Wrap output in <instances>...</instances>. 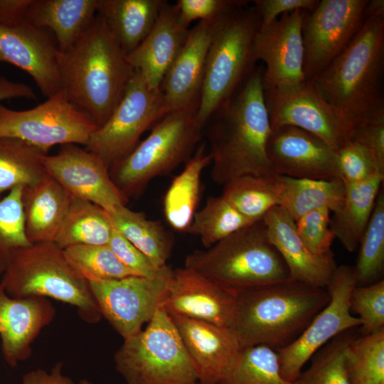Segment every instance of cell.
<instances>
[{"label":"cell","instance_id":"e575fe53","mask_svg":"<svg viewBox=\"0 0 384 384\" xmlns=\"http://www.w3.org/2000/svg\"><path fill=\"white\" fill-rule=\"evenodd\" d=\"M275 176L235 178L223 185L222 196L248 220H260L272 208L279 206Z\"/></svg>","mask_w":384,"mask_h":384},{"label":"cell","instance_id":"2e32d148","mask_svg":"<svg viewBox=\"0 0 384 384\" xmlns=\"http://www.w3.org/2000/svg\"><path fill=\"white\" fill-rule=\"evenodd\" d=\"M46 172L73 198L85 200L113 213L126 206L127 200L119 191L104 161L77 144L62 145L54 155H46Z\"/></svg>","mask_w":384,"mask_h":384},{"label":"cell","instance_id":"484cf974","mask_svg":"<svg viewBox=\"0 0 384 384\" xmlns=\"http://www.w3.org/2000/svg\"><path fill=\"white\" fill-rule=\"evenodd\" d=\"M73 197L48 173L23 187L25 231L30 243L55 241Z\"/></svg>","mask_w":384,"mask_h":384},{"label":"cell","instance_id":"681fc988","mask_svg":"<svg viewBox=\"0 0 384 384\" xmlns=\"http://www.w3.org/2000/svg\"><path fill=\"white\" fill-rule=\"evenodd\" d=\"M349 140L366 147L384 166V117L357 127L351 133Z\"/></svg>","mask_w":384,"mask_h":384},{"label":"cell","instance_id":"83f0119b","mask_svg":"<svg viewBox=\"0 0 384 384\" xmlns=\"http://www.w3.org/2000/svg\"><path fill=\"white\" fill-rule=\"evenodd\" d=\"M163 0H98L97 14L128 55L154 26Z\"/></svg>","mask_w":384,"mask_h":384},{"label":"cell","instance_id":"4fadbf2b","mask_svg":"<svg viewBox=\"0 0 384 384\" xmlns=\"http://www.w3.org/2000/svg\"><path fill=\"white\" fill-rule=\"evenodd\" d=\"M368 0H321L304 11V73L311 80L351 43L365 19Z\"/></svg>","mask_w":384,"mask_h":384},{"label":"cell","instance_id":"f1b7e54d","mask_svg":"<svg viewBox=\"0 0 384 384\" xmlns=\"http://www.w3.org/2000/svg\"><path fill=\"white\" fill-rule=\"evenodd\" d=\"M384 176L359 183H344L342 206L331 218V228L344 248L354 252L370 218Z\"/></svg>","mask_w":384,"mask_h":384},{"label":"cell","instance_id":"db71d44e","mask_svg":"<svg viewBox=\"0 0 384 384\" xmlns=\"http://www.w3.org/2000/svg\"><path fill=\"white\" fill-rule=\"evenodd\" d=\"M379 16H384V0H368L364 8V17Z\"/></svg>","mask_w":384,"mask_h":384},{"label":"cell","instance_id":"c3c4849f","mask_svg":"<svg viewBox=\"0 0 384 384\" xmlns=\"http://www.w3.org/2000/svg\"><path fill=\"white\" fill-rule=\"evenodd\" d=\"M252 2L260 18V28H263L274 21L282 14L296 10L311 11L319 0H255Z\"/></svg>","mask_w":384,"mask_h":384},{"label":"cell","instance_id":"9c48e42d","mask_svg":"<svg viewBox=\"0 0 384 384\" xmlns=\"http://www.w3.org/2000/svg\"><path fill=\"white\" fill-rule=\"evenodd\" d=\"M127 384H190L197 373L171 316L159 309L145 329L124 339L114 356Z\"/></svg>","mask_w":384,"mask_h":384},{"label":"cell","instance_id":"b9f144b4","mask_svg":"<svg viewBox=\"0 0 384 384\" xmlns=\"http://www.w3.org/2000/svg\"><path fill=\"white\" fill-rule=\"evenodd\" d=\"M23 190V186L14 187L0 199V275L13 250L31 244L25 231Z\"/></svg>","mask_w":384,"mask_h":384},{"label":"cell","instance_id":"7c38bea8","mask_svg":"<svg viewBox=\"0 0 384 384\" xmlns=\"http://www.w3.org/2000/svg\"><path fill=\"white\" fill-rule=\"evenodd\" d=\"M356 286L354 267L337 266L326 289L327 304L316 314L302 333L291 343L277 351L282 377L295 382L309 360L338 334L359 328L361 321L352 314L351 296Z\"/></svg>","mask_w":384,"mask_h":384},{"label":"cell","instance_id":"ba28073f","mask_svg":"<svg viewBox=\"0 0 384 384\" xmlns=\"http://www.w3.org/2000/svg\"><path fill=\"white\" fill-rule=\"evenodd\" d=\"M197 112L198 108H188L166 113L144 140L110 169L112 181L127 201L140 195L154 178L190 159L203 135Z\"/></svg>","mask_w":384,"mask_h":384},{"label":"cell","instance_id":"f907efd6","mask_svg":"<svg viewBox=\"0 0 384 384\" xmlns=\"http://www.w3.org/2000/svg\"><path fill=\"white\" fill-rule=\"evenodd\" d=\"M32 1L0 0V27H14L24 22Z\"/></svg>","mask_w":384,"mask_h":384},{"label":"cell","instance_id":"44dd1931","mask_svg":"<svg viewBox=\"0 0 384 384\" xmlns=\"http://www.w3.org/2000/svg\"><path fill=\"white\" fill-rule=\"evenodd\" d=\"M195 367L201 384H219L229 373L242 349L231 329L171 316Z\"/></svg>","mask_w":384,"mask_h":384},{"label":"cell","instance_id":"816d5d0a","mask_svg":"<svg viewBox=\"0 0 384 384\" xmlns=\"http://www.w3.org/2000/svg\"><path fill=\"white\" fill-rule=\"evenodd\" d=\"M19 384H75L63 370V363H56L50 370L34 369L25 373Z\"/></svg>","mask_w":384,"mask_h":384},{"label":"cell","instance_id":"8fae6325","mask_svg":"<svg viewBox=\"0 0 384 384\" xmlns=\"http://www.w3.org/2000/svg\"><path fill=\"white\" fill-rule=\"evenodd\" d=\"M97 128L63 90L29 110H14L0 104V137L18 139L47 153L58 144L85 146Z\"/></svg>","mask_w":384,"mask_h":384},{"label":"cell","instance_id":"7402d4cb","mask_svg":"<svg viewBox=\"0 0 384 384\" xmlns=\"http://www.w3.org/2000/svg\"><path fill=\"white\" fill-rule=\"evenodd\" d=\"M215 19L199 21L189 32L161 84L166 113L199 106Z\"/></svg>","mask_w":384,"mask_h":384},{"label":"cell","instance_id":"277c9868","mask_svg":"<svg viewBox=\"0 0 384 384\" xmlns=\"http://www.w3.org/2000/svg\"><path fill=\"white\" fill-rule=\"evenodd\" d=\"M326 289L292 279L237 292L233 330L241 347L277 351L294 341L329 302Z\"/></svg>","mask_w":384,"mask_h":384},{"label":"cell","instance_id":"e0dca14e","mask_svg":"<svg viewBox=\"0 0 384 384\" xmlns=\"http://www.w3.org/2000/svg\"><path fill=\"white\" fill-rule=\"evenodd\" d=\"M304 11L282 14L270 25L260 28L254 43L257 61L262 60L265 89L283 90L306 80L304 73L302 18Z\"/></svg>","mask_w":384,"mask_h":384},{"label":"cell","instance_id":"d590c367","mask_svg":"<svg viewBox=\"0 0 384 384\" xmlns=\"http://www.w3.org/2000/svg\"><path fill=\"white\" fill-rule=\"evenodd\" d=\"M252 223L222 196H210L203 208L195 213L187 233L198 235L203 246L209 248Z\"/></svg>","mask_w":384,"mask_h":384},{"label":"cell","instance_id":"f6af8a7d","mask_svg":"<svg viewBox=\"0 0 384 384\" xmlns=\"http://www.w3.org/2000/svg\"><path fill=\"white\" fill-rule=\"evenodd\" d=\"M331 210L321 208L311 210L296 222L297 233L307 250L314 255L331 252L335 235L331 228Z\"/></svg>","mask_w":384,"mask_h":384},{"label":"cell","instance_id":"cb8c5ba5","mask_svg":"<svg viewBox=\"0 0 384 384\" xmlns=\"http://www.w3.org/2000/svg\"><path fill=\"white\" fill-rule=\"evenodd\" d=\"M268 238L277 250L293 280L326 288L337 267L332 252L314 255L300 239L295 220L281 206L272 208L262 218Z\"/></svg>","mask_w":384,"mask_h":384},{"label":"cell","instance_id":"4dcf8cb0","mask_svg":"<svg viewBox=\"0 0 384 384\" xmlns=\"http://www.w3.org/2000/svg\"><path fill=\"white\" fill-rule=\"evenodd\" d=\"M274 179L279 206L295 221L311 210L327 208L334 213L343 205L345 186L340 178L319 180L276 175Z\"/></svg>","mask_w":384,"mask_h":384},{"label":"cell","instance_id":"f546056e","mask_svg":"<svg viewBox=\"0 0 384 384\" xmlns=\"http://www.w3.org/2000/svg\"><path fill=\"white\" fill-rule=\"evenodd\" d=\"M209 164L211 156L206 143H202L172 179L164 197L163 208L166 221L174 230L187 232L199 202L201 175Z\"/></svg>","mask_w":384,"mask_h":384},{"label":"cell","instance_id":"d6986e66","mask_svg":"<svg viewBox=\"0 0 384 384\" xmlns=\"http://www.w3.org/2000/svg\"><path fill=\"white\" fill-rule=\"evenodd\" d=\"M267 154L277 175L319 180L340 178L336 151L319 137L294 127L271 128Z\"/></svg>","mask_w":384,"mask_h":384},{"label":"cell","instance_id":"52a82bcc","mask_svg":"<svg viewBox=\"0 0 384 384\" xmlns=\"http://www.w3.org/2000/svg\"><path fill=\"white\" fill-rule=\"evenodd\" d=\"M0 285L14 298L49 297L76 307L81 318L95 324L102 316L90 290L54 242L32 243L13 250Z\"/></svg>","mask_w":384,"mask_h":384},{"label":"cell","instance_id":"3957f363","mask_svg":"<svg viewBox=\"0 0 384 384\" xmlns=\"http://www.w3.org/2000/svg\"><path fill=\"white\" fill-rule=\"evenodd\" d=\"M384 16L365 18L348 46L311 80L342 121L357 127L384 117Z\"/></svg>","mask_w":384,"mask_h":384},{"label":"cell","instance_id":"11a10c76","mask_svg":"<svg viewBox=\"0 0 384 384\" xmlns=\"http://www.w3.org/2000/svg\"><path fill=\"white\" fill-rule=\"evenodd\" d=\"M79 384H99V383H94L87 379H82L80 380Z\"/></svg>","mask_w":384,"mask_h":384},{"label":"cell","instance_id":"ac0fdd59","mask_svg":"<svg viewBox=\"0 0 384 384\" xmlns=\"http://www.w3.org/2000/svg\"><path fill=\"white\" fill-rule=\"evenodd\" d=\"M237 293L187 267L173 270L162 308L170 316L233 329Z\"/></svg>","mask_w":384,"mask_h":384},{"label":"cell","instance_id":"ab89813d","mask_svg":"<svg viewBox=\"0 0 384 384\" xmlns=\"http://www.w3.org/2000/svg\"><path fill=\"white\" fill-rule=\"evenodd\" d=\"M63 252L74 271L87 282L117 279L135 275L119 260L108 245H73L63 249Z\"/></svg>","mask_w":384,"mask_h":384},{"label":"cell","instance_id":"836d02e7","mask_svg":"<svg viewBox=\"0 0 384 384\" xmlns=\"http://www.w3.org/2000/svg\"><path fill=\"white\" fill-rule=\"evenodd\" d=\"M47 152L22 140L0 137V196L14 187H26L46 174Z\"/></svg>","mask_w":384,"mask_h":384},{"label":"cell","instance_id":"7dc6e473","mask_svg":"<svg viewBox=\"0 0 384 384\" xmlns=\"http://www.w3.org/2000/svg\"><path fill=\"white\" fill-rule=\"evenodd\" d=\"M247 1L239 0H178L175 4L182 23L188 27L195 20H213Z\"/></svg>","mask_w":384,"mask_h":384},{"label":"cell","instance_id":"6da1fadb","mask_svg":"<svg viewBox=\"0 0 384 384\" xmlns=\"http://www.w3.org/2000/svg\"><path fill=\"white\" fill-rule=\"evenodd\" d=\"M264 67H257L206 121L211 177L225 185L245 175H277L267 154L271 125L265 103Z\"/></svg>","mask_w":384,"mask_h":384},{"label":"cell","instance_id":"5bb4252c","mask_svg":"<svg viewBox=\"0 0 384 384\" xmlns=\"http://www.w3.org/2000/svg\"><path fill=\"white\" fill-rule=\"evenodd\" d=\"M170 277L134 275L87 284L102 316L124 339L139 332L162 308Z\"/></svg>","mask_w":384,"mask_h":384},{"label":"cell","instance_id":"d4e9b609","mask_svg":"<svg viewBox=\"0 0 384 384\" xmlns=\"http://www.w3.org/2000/svg\"><path fill=\"white\" fill-rule=\"evenodd\" d=\"M188 27L181 21L177 7L164 1L156 22L142 42L127 55L149 87L159 89L163 78L184 44Z\"/></svg>","mask_w":384,"mask_h":384},{"label":"cell","instance_id":"60d3db41","mask_svg":"<svg viewBox=\"0 0 384 384\" xmlns=\"http://www.w3.org/2000/svg\"><path fill=\"white\" fill-rule=\"evenodd\" d=\"M219 384H296L280 373L277 353L264 345L243 348L227 376Z\"/></svg>","mask_w":384,"mask_h":384},{"label":"cell","instance_id":"ffe728a7","mask_svg":"<svg viewBox=\"0 0 384 384\" xmlns=\"http://www.w3.org/2000/svg\"><path fill=\"white\" fill-rule=\"evenodd\" d=\"M60 50L46 31L26 21L14 27H0V62L26 72L47 98L62 90Z\"/></svg>","mask_w":384,"mask_h":384},{"label":"cell","instance_id":"74e56055","mask_svg":"<svg viewBox=\"0 0 384 384\" xmlns=\"http://www.w3.org/2000/svg\"><path fill=\"white\" fill-rule=\"evenodd\" d=\"M354 267L356 286L375 283L383 279L384 270V193L380 191L367 227L359 243Z\"/></svg>","mask_w":384,"mask_h":384},{"label":"cell","instance_id":"7bdbcfd3","mask_svg":"<svg viewBox=\"0 0 384 384\" xmlns=\"http://www.w3.org/2000/svg\"><path fill=\"white\" fill-rule=\"evenodd\" d=\"M336 152L340 178L343 183H359L376 176H384V166L358 142L348 140Z\"/></svg>","mask_w":384,"mask_h":384},{"label":"cell","instance_id":"bcb514c9","mask_svg":"<svg viewBox=\"0 0 384 384\" xmlns=\"http://www.w3.org/2000/svg\"><path fill=\"white\" fill-rule=\"evenodd\" d=\"M108 245L119 260L137 276L159 278L168 277L171 274L172 270L168 266L156 267L143 252L114 228Z\"/></svg>","mask_w":384,"mask_h":384},{"label":"cell","instance_id":"d6a6232c","mask_svg":"<svg viewBox=\"0 0 384 384\" xmlns=\"http://www.w3.org/2000/svg\"><path fill=\"white\" fill-rule=\"evenodd\" d=\"M113 228L107 210L73 198L55 242L63 250L78 245H108Z\"/></svg>","mask_w":384,"mask_h":384},{"label":"cell","instance_id":"1f68e13d","mask_svg":"<svg viewBox=\"0 0 384 384\" xmlns=\"http://www.w3.org/2000/svg\"><path fill=\"white\" fill-rule=\"evenodd\" d=\"M113 227L143 252L158 268L166 267L174 239L159 220H151L142 212L126 206L109 213Z\"/></svg>","mask_w":384,"mask_h":384},{"label":"cell","instance_id":"9a60e30c","mask_svg":"<svg viewBox=\"0 0 384 384\" xmlns=\"http://www.w3.org/2000/svg\"><path fill=\"white\" fill-rule=\"evenodd\" d=\"M264 97L271 128L290 126L303 129L336 151L349 140L338 115L311 80L283 90L264 88Z\"/></svg>","mask_w":384,"mask_h":384},{"label":"cell","instance_id":"f5cc1de1","mask_svg":"<svg viewBox=\"0 0 384 384\" xmlns=\"http://www.w3.org/2000/svg\"><path fill=\"white\" fill-rule=\"evenodd\" d=\"M13 98L36 100L37 96L33 90L28 85L0 77V104L2 101Z\"/></svg>","mask_w":384,"mask_h":384},{"label":"cell","instance_id":"ee69618b","mask_svg":"<svg viewBox=\"0 0 384 384\" xmlns=\"http://www.w3.org/2000/svg\"><path fill=\"white\" fill-rule=\"evenodd\" d=\"M351 309L361 321L358 329L362 335L384 327V280L356 286L351 296Z\"/></svg>","mask_w":384,"mask_h":384},{"label":"cell","instance_id":"30bf717a","mask_svg":"<svg viewBox=\"0 0 384 384\" xmlns=\"http://www.w3.org/2000/svg\"><path fill=\"white\" fill-rule=\"evenodd\" d=\"M161 89H151L137 70L108 119L90 136L85 149L99 156L109 170L138 145L142 134L165 114Z\"/></svg>","mask_w":384,"mask_h":384},{"label":"cell","instance_id":"8d00e7d4","mask_svg":"<svg viewBox=\"0 0 384 384\" xmlns=\"http://www.w3.org/2000/svg\"><path fill=\"white\" fill-rule=\"evenodd\" d=\"M358 329L338 334L321 347L311 357L310 366L301 373L296 384H351L346 352L358 336Z\"/></svg>","mask_w":384,"mask_h":384},{"label":"cell","instance_id":"4316f807","mask_svg":"<svg viewBox=\"0 0 384 384\" xmlns=\"http://www.w3.org/2000/svg\"><path fill=\"white\" fill-rule=\"evenodd\" d=\"M98 0H33L26 21L55 35L60 52L70 48L97 14Z\"/></svg>","mask_w":384,"mask_h":384},{"label":"cell","instance_id":"7a4b0ae2","mask_svg":"<svg viewBox=\"0 0 384 384\" xmlns=\"http://www.w3.org/2000/svg\"><path fill=\"white\" fill-rule=\"evenodd\" d=\"M59 69L62 90L98 127L122 100L135 70L98 14L70 48L60 51Z\"/></svg>","mask_w":384,"mask_h":384},{"label":"cell","instance_id":"603a6c76","mask_svg":"<svg viewBox=\"0 0 384 384\" xmlns=\"http://www.w3.org/2000/svg\"><path fill=\"white\" fill-rule=\"evenodd\" d=\"M53 304L46 297L14 298L0 285V338L4 358L11 367L31 355V344L54 319Z\"/></svg>","mask_w":384,"mask_h":384},{"label":"cell","instance_id":"f35d334b","mask_svg":"<svg viewBox=\"0 0 384 384\" xmlns=\"http://www.w3.org/2000/svg\"><path fill=\"white\" fill-rule=\"evenodd\" d=\"M346 361L351 384H384V327L356 336Z\"/></svg>","mask_w":384,"mask_h":384},{"label":"cell","instance_id":"8992f818","mask_svg":"<svg viewBox=\"0 0 384 384\" xmlns=\"http://www.w3.org/2000/svg\"><path fill=\"white\" fill-rule=\"evenodd\" d=\"M247 2L215 20L196 115L203 128L212 113L256 68L254 43L261 21L254 6H247Z\"/></svg>","mask_w":384,"mask_h":384},{"label":"cell","instance_id":"9f6ffc18","mask_svg":"<svg viewBox=\"0 0 384 384\" xmlns=\"http://www.w3.org/2000/svg\"><path fill=\"white\" fill-rule=\"evenodd\" d=\"M190 384H201L200 383L198 382H195V383H190Z\"/></svg>","mask_w":384,"mask_h":384},{"label":"cell","instance_id":"5b68a950","mask_svg":"<svg viewBox=\"0 0 384 384\" xmlns=\"http://www.w3.org/2000/svg\"><path fill=\"white\" fill-rule=\"evenodd\" d=\"M184 267L236 293L291 279L286 264L268 238L262 219L206 250L189 254Z\"/></svg>","mask_w":384,"mask_h":384}]
</instances>
